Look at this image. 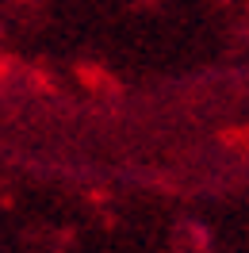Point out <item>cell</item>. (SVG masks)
I'll return each instance as SVG.
<instances>
[]
</instances>
